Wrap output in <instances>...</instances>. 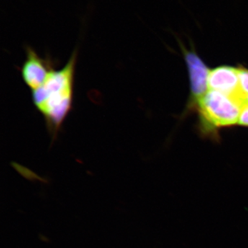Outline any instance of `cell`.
<instances>
[{
	"label": "cell",
	"instance_id": "1",
	"mask_svg": "<svg viewBox=\"0 0 248 248\" xmlns=\"http://www.w3.org/2000/svg\"><path fill=\"white\" fill-rule=\"evenodd\" d=\"M78 58V50L75 49L64 66L53 70L42 86L31 91L32 103L45 118L53 140L73 109Z\"/></svg>",
	"mask_w": 248,
	"mask_h": 248
},
{
	"label": "cell",
	"instance_id": "2",
	"mask_svg": "<svg viewBox=\"0 0 248 248\" xmlns=\"http://www.w3.org/2000/svg\"><path fill=\"white\" fill-rule=\"evenodd\" d=\"M201 121L205 128L216 129L238 124L241 103L215 91H209L197 103Z\"/></svg>",
	"mask_w": 248,
	"mask_h": 248
},
{
	"label": "cell",
	"instance_id": "3",
	"mask_svg": "<svg viewBox=\"0 0 248 248\" xmlns=\"http://www.w3.org/2000/svg\"><path fill=\"white\" fill-rule=\"evenodd\" d=\"M25 51L26 59L21 68V75L27 87L31 91H35L43 85L55 69V62L49 56L42 58L29 46L26 47Z\"/></svg>",
	"mask_w": 248,
	"mask_h": 248
},
{
	"label": "cell",
	"instance_id": "4",
	"mask_svg": "<svg viewBox=\"0 0 248 248\" xmlns=\"http://www.w3.org/2000/svg\"><path fill=\"white\" fill-rule=\"evenodd\" d=\"M208 89L234 98L244 106L247 104L248 96L243 93L240 86L239 68L222 66L210 71Z\"/></svg>",
	"mask_w": 248,
	"mask_h": 248
},
{
	"label": "cell",
	"instance_id": "5",
	"mask_svg": "<svg viewBox=\"0 0 248 248\" xmlns=\"http://www.w3.org/2000/svg\"><path fill=\"white\" fill-rule=\"evenodd\" d=\"M184 56L190 76L192 103L197 104L208 91L210 71L195 52L184 50Z\"/></svg>",
	"mask_w": 248,
	"mask_h": 248
},
{
	"label": "cell",
	"instance_id": "6",
	"mask_svg": "<svg viewBox=\"0 0 248 248\" xmlns=\"http://www.w3.org/2000/svg\"><path fill=\"white\" fill-rule=\"evenodd\" d=\"M240 86L243 93L248 96V69L240 67L239 68Z\"/></svg>",
	"mask_w": 248,
	"mask_h": 248
},
{
	"label": "cell",
	"instance_id": "7",
	"mask_svg": "<svg viewBox=\"0 0 248 248\" xmlns=\"http://www.w3.org/2000/svg\"><path fill=\"white\" fill-rule=\"evenodd\" d=\"M238 124L242 126L248 127V103L241 108Z\"/></svg>",
	"mask_w": 248,
	"mask_h": 248
},
{
	"label": "cell",
	"instance_id": "8",
	"mask_svg": "<svg viewBox=\"0 0 248 248\" xmlns=\"http://www.w3.org/2000/svg\"><path fill=\"white\" fill-rule=\"evenodd\" d=\"M247 103H248V98H247Z\"/></svg>",
	"mask_w": 248,
	"mask_h": 248
}]
</instances>
